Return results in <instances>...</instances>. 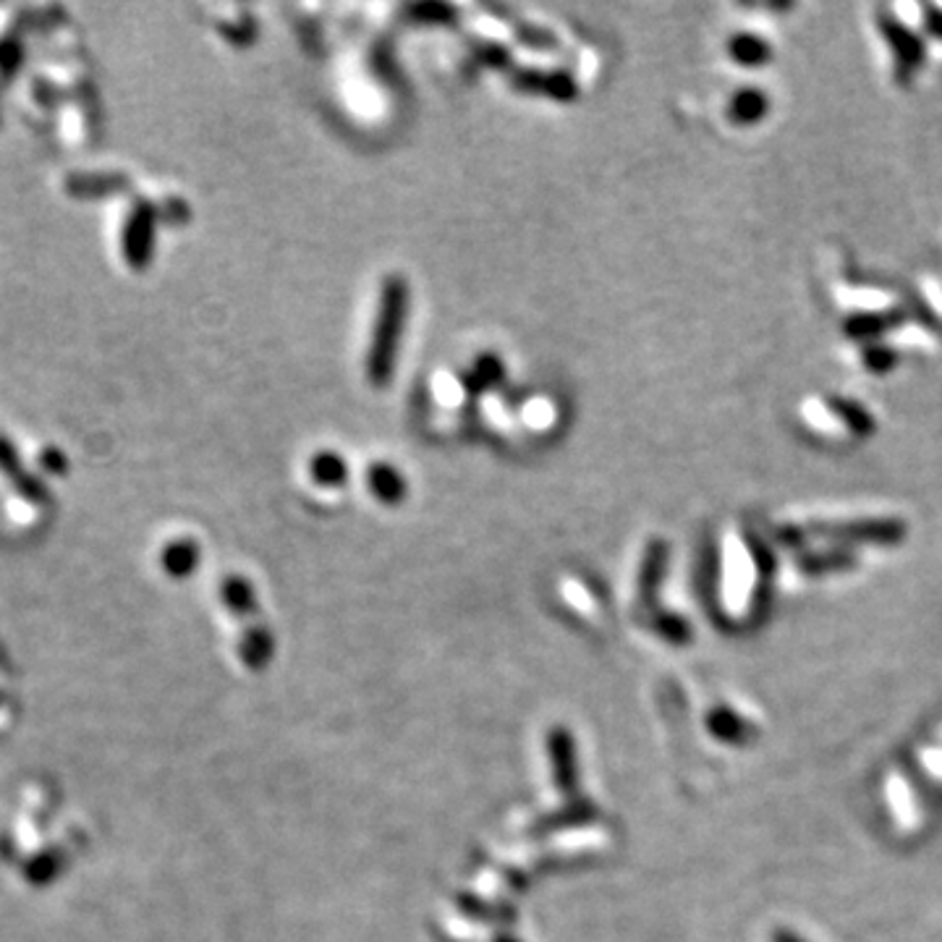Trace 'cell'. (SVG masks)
<instances>
[{"instance_id": "7a4b0ae2", "label": "cell", "mask_w": 942, "mask_h": 942, "mask_svg": "<svg viewBox=\"0 0 942 942\" xmlns=\"http://www.w3.org/2000/svg\"><path fill=\"white\" fill-rule=\"evenodd\" d=\"M799 422L819 443L843 445L862 443L877 430L875 417L862 400L840 393H814L799 404Z\"/></svg>"}, {"instance_id": "5b68a950", "label": "cell", "mask_w": 942, "mask_h": 942, "mask_svg": "<svg viewBox=\"0 0 942 942\" xmlns=\"http://www.w3.org/2000/svg\"><path fill=\"white\" fill-rule=\"evenodd\" d=\"M856 563L854 552L840 547V550L827 552H810V556L799 558V569L804 574H827V571H845Z\"/></svg>"}, {"instance_id": "3957f363", "label": "cell", "mask_w": 942, "mask_h": 942, "mask_svg": "<svg viewBox=\"0 0 942 942\" xmlns=\"http://www.w3.org/2000/svg\"><path fill=\"white\" fill-rule=\"evenodd\" d=\"M723 59L736 72L756 74L775 59V44L762 29L736 27L725 35Z\"/></svg>"}, {"instance_id": "52a82bcc", "label": "cell", "mask_w": 942, "mask_h": 942, "mask_svg": "<svg viewBox=\"0 0 942 942\" xmlns=\"http://www.w3.org/2000/svg\"><path fill=\"white\" fill-rule=\"evenodd\" d=\"M778 942H801V940H799V938H793V934L780 932V934H778Z\"/></svg>"}, {"instance_id": "277c9868", "label": "cell", "mask_w": 942, "mask_h": 942, "mask_svg": "<svg viewBox=\"0 0 942 942\" xmlns=\"http://www.w3.org/2000/svg\"><path fill=\"white\" fill-rule=\"evenodd\" d=\"M773 113V100L762 87H734L721 100V120L730 131H751Z\"/></svg>"}, {"instance_id": "6da1fadb", "label": "cell", "mask_w": 942, "mask_h": 942, "mask_svg": "<svg viewBox=\"0 0 942 942\" xmlns=\"http://www.w3.org/2000/svg\"><path fill=\"white\" fill-rule=\"evenodd\" d=\"M880 63L895 87H912L916 76L925 72L929 59V42L919 24V5H895L877 9L871 22Z\"/></svg>"}, {"instance_id": "8992f818", "label": "cell", "mask_w": 942, "mask_h": 942, "mask_svg": "<svg viewBox=\"0 0 942 942\" xmlns=\"http://www.w3.org/2000/svg\"><path fill=\"white\" fill-rule=\"evenodd\" d=\"M710 728H712V734L725 738V741L741 743V741H747V738H749L747 723H743L741 717L734 715V712H728V710L712 712Z\"/></svg>"}]
</instances>
